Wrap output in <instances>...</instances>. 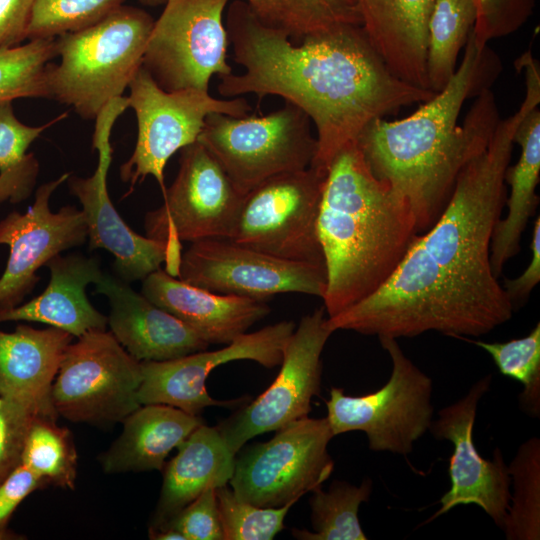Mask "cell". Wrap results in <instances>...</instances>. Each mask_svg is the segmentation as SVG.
<instances>
[{
    "label": "cell",
    "mask_w": 540,
    "mask_h": 540,
    "mask_svg": "<svg viewBox=\"0 0 540 540\" xmlns=\"http://www.w3.org/2000/svg\"><path fill=\"white\" fill-rule=\"evenodd\" d=\"M539 104V87L526 86L518 110L499 120L486 149L458 175L436 222L416 236L380 289L327 317L332 332L398 339L435 331L461 339L487 334L512 318L513 304L491 267L490 245L506 202L516 128Z\"/></svg>",
    "instance_id": "cell-1"
},
{
    "label": "cell",
    "mask_w": 540,
    "mask_h": 540,
    "mask_svg": "<svg viewBox=\"0 0 540 540\" xmlns=\"http://www.w3.org/2000/svg\"><path fill=\"white\" fill-rule=\"evenodd\" d=\"M225 26L234 61L244 72L219 77L223 97H282L301 109L316 130L313 167L327 171L364 128L435 93L395 76L361 25L341 24L292 43L287 31L263 23L242 0L233 1Z\"/></svg>",
    "instance_id": "cell-2"
},
{
    "label": "cell",
    "mask_w": 540,
    "mask_h": 540,
    "mask_svg": "<svg viewBox=\"0 0 540 540\" xmlns=\"http://www.w3.org/2000/svg\"><path fill=\"white\" fill-rule=\"evenodd\" d=\"M500 70L494 51L478 46L471 32L442 90L405 118L373 120L357 138L373 175L410 205L419 233L436 222L458 175L493 136L501 118L490 86Z\"/></svg>",
    "instance_id": "cell-3"
},
{
    "label": "cell",
    "mask_w": 540,
    "mask_h": 540,
    "mask_svg": "<svg viewBox=\"0 0 540 540\" xmlns=\"http://www.w3.org/2000/svg\"><path fill=\"white\" fill-rule=\"evenodd\" d=\"M317 233L327 317L380 289L420 234L408 202L373 175L356 143L343 148L327 171Z\"/></svg>",
    "instance_id": "cell-4"
},
{
    "label": "cell",
    "mask_w": 540,
    "mask_h": 540,
    "mask_svg": "<svg viewBox=\"0 0 540 540\" xmlns=\"http://www.w3.org/2000/svg\"><path fill=\"white\" fill-rule=\"evenodd\" d=\"M153 24L144 10L122 5L90 26L57 37L60 62L47 65L48 99L95 119L109 101L123 96L142 66Z\"/></svg>",
    "instance_id": "cell-5"
},
{
    "label": "cell",
    "mask_w": 540,
    "mask_h": 540,
    "mask_svg": "<svg viewBox=\"0 0 540 540\" xmlns=\"http://www.w3.org/2000/svg\"><path fill=\"white\" fill-rule=\"evenodd\" d=\"M311 124L301 109L285 101L262 116L211 113L197 141L245 195L269 178L311 166L317 150Z\"/></svg>",
    "instance_id": "cell-6"
},
{
    "label": "cell",
    "mask_w": 540,
    "mask_h": 540,
    "mask_svg": "<svg viewBox=\"0 0 540 540\" xmlns=\"http://www.w3.org/2000/svg\"><path fill=\"white\" fill-rule=\"evenodd\" d=\"M379 341L392 364L388 381L361 396H349L332 387L326 418L334 436L361 431L370 450L407 455L432 423L433 383L404 354L397 339L380 337Z\"/></svg>",
    "instance_id": "cell-7"
},
{
    "label": "cell",
    "mask_w": 540,
    "mask_h": 540,
    "mask_svg": "<svg viewBox=\"0 0 540 540\" xmlns=\"http://www.w3.org/2000/svg\"><path fill=\"white\" fill-rule=\"evenodd\" d=\"M163 204L145 215L149 238L168 243L165 271L178 276L181 241L230 239L244 195L240 194L218 161L198 141L180 150L179 169Z\"/></svg>",
    "instance_id": "cell-8"
},
{
    "label": "cell",
    "mask_w": 540,
    "mask_h": 540,
    "mask_svg": "<svg viewBox=\"0 0 540 540\" xmlns=\"http://www.w3.org/2000/svg\"><path fill=\"white\" fill-rule=\"evenodd\" d=\"M128 88V103L135 112L138 133L132 155L120 167V177L132 188L151 175L162 194L166 189L164 169L168 160L198 140L209 114L242 117L251 110L243 97L223 100L194 88L165 91L143 66Z\"/></svg>",
    "instance_id": "cell-9"
},
{
    "label": "cell",
    "mask_w": 540,
    "mask_h": 540,
    "mask_svg": "<svg viewBox=\"0 0 540 540\" xmlns=\"http://www.w3.org/2000/svg\"><path fill=\"white\" fill-rule=\"evenodd\" d=\"M141 365L106 330L90 331L70 343L51 390L58 415L72 422H122L141 406Z\"/></svg>",
    "instance_id": "cell-10"
},
{
    "label": "cell",
    "mask_w": 540,
    "mask_h": 540,
    "mask_svg": "<svg viewBox=\"0 0 540 540\" xmlns=\"http://www.w3.org/2000/svg\"><path fill=\"white\" fill-rule=\"evenodd\" d=\"M325 178L308 167L257 185L244 195L230 239L281 259L325 266L317 233Z\"/></svg>",
    "instance_id": "cell-11"
},
{
    "label": "cell",
    "mask_w": 540,
    "mask_h": 540,
    "mask_svg": "<svg viewBox=\"0 0 540 540\" xmlns=\"http://www.w3.org/2000/svg\"><path fill=\"white\" fill-rule=\"evenodd\" d=\"M333 437L326 417L296 420L235 457L230 487L240 500L260 507L298 501L330 477Z\"/></svg>",
    "instance_id": "cell-12"
},
{
    "label": "cell",
    "mask_w": 540,
    "mask_h": 540,
    "mask_svg": "<svg viewBox=\"0 0 540 540\" xmlns=\"http://www.w3.org/2000/svg\"><path fill=\"white\" fill-rule=\"evenodd\" d=\"M229 0H166L142 66L165 91H209L212 76L232 73L224 10Z\"/></svg>",
    "instance_id": "cell-13"
},
{
    "label": "cell",
    "mask_w": 540,
    "mask_h": 540,
    "mask_svg": "<svg viewBox=\"0 0 540 540\" xmlns=\"http://www.w3.org/2000/svg\"><path fill=\"white\" fill-rule=\"evenodd\" d=\"M325 313L320 307L301 318L284 348L275 380L255 400L216 426L235 455L251 438L310 413L312 398L320 393L321 354L333 333Z\"/></svg>",
    "instance_id": "cell-14"
},
{
    "label": "cell",
    "mask_w": 540,
    "mask_h": 540,
    "mask_svg": "<svg viewBox=\"0 0 540 540\" xmlns=\"http://www.w3.org/2000/svg\"><path fill=\"white\" fill-rule=\"evenodd\" d=\"M180 280L215 293L265 301L281 293L323 297L325 266L285 260L228 238L192 242L181 254Z\"/></svg>",
    "instance_id": "cell-15"
},
{
    "label": "cell",
    "mask_w": 540,
    "mask_h": 540,
    "mask_svg": "<svg viewBox=\"0 0 540 540\" xmlns=\"http://www.w3.org/2000/svg\"><path fill=\"white\" fill-rule=\"evenodd\" d=\"M129 108L127 97L109 101L95 118L92 139L98 164L90 177L68 178L70 192L82 205L90 249H105L114 256V268L126 282L145 279L167 262L168 243L134 232L121 218L108 194L112 160L110 136L117 118Z\"/></svg>",
    "instance_id": "cell-16"
},
{
    "label": "cell",
    "mask_w": 540,
    "mask_h": 540,
    "mask_svg": "<svg viewBox=\"0 0 540 540\" xmlns=\"http://www.w3.org/2000/svg\"><path fill=\"white\" fill-rule=\"evenodd\" d=\"M295 328L294 322L281 321L242 334L219 350H203L167 361L140 362L142 378L138 401L141 405L173 406L197 416L209 406L239 403L241 399L220 401L208 394L206 380L210 372L235 360H252L265 368L280 365L284 348Z\"/></svg>",
    "instance_id": "cell-17"
},
{
    "label": "cell",
    "mask_w": 540,
    "mask_h": 540,
    "mask_svg": "<svg viewBox=\"0 0 540 540\" xmlns=\"http://www.w3.org/2000/svg\"><path fill=\"white\" fill-rule=\"evenodd\" d=\"M491 375L475 382L458 401L442 408L429 431L438 440L453 445L449 460L450 488L440 499V508L427 522L459 505H477L501 528L511 496L508 465L499 448L492 460L482 457L473 439L478 404L489 391Z\"/></svg>",
    "instance_id": "cell-18"
},
{
    "label": "cell",
    "mask_w": 540,
    "mask_h": 540,
    "mask_svg": "<svg viewBox=\"0 0 540 540\" xmlns=\"http://www.w3.org/2000/svg\"><path fill=\"white\" fill-rule=\"evenodd\" d=\"M70 173L37 188L33 204L24 213L13 211L0 220V245H7L9 257L0 277V310L22 304L40 277L38 269L55 255L82 245L87 226L82 210L64 206L52 212L49 201Z\"/></svg>",
    "instance_id": "cell-19"
},
{
    "label": "cell",
    "mask_w": 540,
    "mask_h": 540,
    "mask_svg": "<svg viewBox=\"0 0 540 540\" xmlns=\"http://www.w3.org/2000/svg\"><path fill=\"white\" fill-rule=\"evenodd\" d=\"M95 285L109 301L111 333L137 361L172 360L209 346L191 327L127 283L103 274Z\"/></svg>",
    "instance_id": "cell-20"
},
{
    "label": "cell",
    "mask_w": 540,
    "mask_h": 540,
    "mask_svg": "<svg viewBox=\"0 0 540 540\" xmlns=\"http://www.w3.org/2000/svg\"><path fill=\"white\" fill-rule=\"evenodd\" d=\"M142 294L208 344H229L271 311L264 301L196 287L161 268L143 279Z\"/></svg>",
    "instance_id": "cell-21"
},
{
    "label": "cell",
    "mask_w": 540,
    "mask_h": 540,
    "mask_svg": "<svg viewBox=\"0 0 540 540\" xmlns=\"http://www.w3.org/2000/svg\"><path fill=\"white\" fill-rule=\"evenodd\" d=\"M74 336L55 328L19 324L0 330V395L38 417H57L51 401L54 379Z\"/></svg>",
    "instance_id": "cell-22"
},
{
    "label": "cell",
    "mask_w": 540,
    "mask_h": 540,
    "mask_svg": "<svg viewBox=\"0 0 540 540\" xmlns=\"http://www.w3.org/2000/svg\"><path fill=\"white\" fill-rule=\"evenodd\" d=\"M50 271L46 289L30 301L0 310V324L8 321L40 322L64 330L74 337L106 330L108 318L88 300L86 287L96 284L103 272L95 257L60 254L45 265Z\"/></svg>",
    "instance_id": "cell-23"
},
{
    "label": "cell",
    "mask_w": 540,
    "mask_h": 540,
    "mask_svg": "<svg viewBox=\"0 0 540 540\" xmlns=\"http://www.w3.org/2000/svg\"><path fill=\"white\" fill-rule=\"evenodd\" d=\"M362 28L391 72L430 90L427 27L434 0H356ZM433 92V91H432Z\"/></svg>",
    "instance_id": "cell-24"
},
{
    "label": "cell",
    "mask_w": 540,
    "mask_h": 540,
    "mask_svg": "<svg viewBox=\"0 0 540 540\" xmlns=\"http://www.w3.org/2000/svg\"><path fill=\"white\" fill-rule=\"evenodd\" d=\"M164 465L163 484L150 527L167 523L182 508L210 487L229 483L236 455L217 427L198 426Z\"/></svg>",
    "instance_id": "cell-25"
},
{
    "label": "cell",
    "mask_w": 540,
    "mask_h": 540,
    "mask_svg": "<svg viewBox=\"0 0 540 540\" xmlns=\"http://www.w3.org/2000/svg\"><path fill=\"white\" fill-rule=\"evenodd\" d=\"M122 422L121 435L101 457L106 473L163 470L169 453L204 423L165 404L141 405Z\"/></svg>",
    "instance_id": "cell-26"
},
{
    "label": "cell",
    "mask_w": 540,
    "mask_h": 540,
    "mask_svg": "<svg viewBox=\"0 0 540 540\" xmlns=\"http://www.w3.org/2000/svg\"><path fill=\"white\" fill-rule=\"evenodd\" d=\"M521 153L505 172L510 186L506 197L507 214L497 222L491 239L490 262L497 278L505 264L520 250V242L529 219L539 203L536 187L540 176V109L531 108L521 119L514 134Z\"/></svg>",
    "instance_id": "cell-27"
},
{
    "label": "cell",
    "mask_w": 540,
    "mask_h": 540,
    "mask_svg": "<svg viewBox=\"0 0 540 540\" xmlns=\"http://www.w3.org/2000/svg\"><path fill=\"white\" fill-rule=\"evenodd\" d=\"M477 17L476 0H434L427 27L429 88L442 90L454 75Z\"/></svg>",
    "instance_id": "cell-28"
},
{
    "label": "cell",
    "mask_w": 540,
    "mask_h": 540,
    "mask_svg": "<svg viewBox=\"0 0 540 540\" xmlns=\"http://www.w3.org/2000/svg\"><path fill=\"white\" fill-rule=\"evenodd\" d=\"M66 113L41 126H28L15 115L12 101L0 103V203L26 200L39 175V162L30 145Z\"/></svg>",
    "instance_id": "cell-29"
},
{
    "label": "cell",
    "mask_w": 540,
    "mask_h": 540,
    "mask_svg": "<svg viewBox=\"0 0 540 540\" xmlns=\"http://www.w3.org/2000/svg\"><path fill=\"white\" fill-rule=\"evenodd\" d=\"M309 500L313 531L292 529L300 540H366L358 512L372 493V480L367 478L359 486L336 480L324 491L321 486L311 491Z\"/></svg>",
    "instance_id": "cell-30"
},
{
    "label": "cell",
    "mask_w": 540,
    "mask_h": 540,
    "mask_svg": "<svg viewBox=\"0 0 540 540\" xmlns=\"http://www.w3.org/2000/svg\"><path fill=\"white\" fill-rule=\"evenodd\" d=\"M508 469L513 491L501 529L508 540H539L540 439L524 441Z\"/></svg>",
    "instance_id": "cell-31"
},
{
    "label": "cell",
    "mask_w": 540,
    "mask_h": 540,
    "mask_svg": "<svg viewBox=\"0 0 540 540\" xmlns=\"http://www.w3.org/2000/svg\"><path fill=\"white\" fill-rule=\"evenodd\" d=\"M20 464L46 485L74 489L77 451L70 430L59 427L55 418L36 417L25 439Z\"/></svg>",
    "instance_id": "cell-32"
},
{
    "label": "cell",
    "mask_w": 540,
    "mask_h": 540,
    "mask_svg": "<svg viewBox=\"0 0 540 540\" xmlns=\"http://www.w3.org/2000/svg\"><path fill=\"white\" fill-rule=\"evenodd\" d=\"M485 350L493 359L499 372L523 384L519 394L520 409L530 417L540 416V324L522 338L506 342L471 340Z\"/></svg>",
    "instance_id": "cell-33"
},
{
    "label": "cell",
    "mask_w": 540,
    "mask_h": 540,
    "mask_svg": "<svg viewBox=\"0 0 540 540\" xmlns=\"http://www.w3.org/2000/svg\"><path fill=\"white\" fill-rule=\"evenodd\" d=\"M56 57V38L33 39L0 51V103L48 98L46 69Z\"/></svg>",
    "instance_id": "cell-34"
},
{
    "label": "cell",
    "mask_w": 540,
    "mask_h": 540,
    "mask_svg": "<svg viewBox=\"0 0 540 540\" xmlns=\"http://www.w3.org/2000/svg\"><path fill=\"white\" fill-rule=\"evenodd\" d=\"M125 0H35L27 39H51L83 29L123 5Z\"/></svg>",
    "instance_id": "cell-35"
},
{
    "label": "cell",
    "mask_w": 540,
    "mask_h": 540,
    "mask_svg": "<svg viewBox=\"0 0 540 540\" xmlns=\"http://www.w3.org/2000/svg\"><path fill=\"white\" fill-rule=\"evenodd\" d=\"M224 540H271L284 529V519L297 502L260 507L240 500L226 485L215 488Z\"/></svg>",
    "instance_id": "cell-36"
},
{
    "label": "cell",
    "mask_w": 540,
    "mask_h": 540,
    "mask_svg": "<svg viewBox=\"0 0 540 540\" xmlns=\"http://www.w3.org/2000/svg\"><path fill=\"white\" fill-rule=\"evenodd\" d=\"M536 0H476L477 17L472 31L478 46L508 36L521 28L533 13Z\"/></svg>",
    "instance_id": "cell-37"
},
{
    "label": "cell",
    "mask_w": 540,
    "mask_h": 540,
    "mask_svg": "<svg viewBox=\"0 0 540 540\" xmlns=\"http://www.w3.org/2000/svg\"><path fill=\"white\" fill-rule=\"evenodd\" d=\"M162 527L178 531L185 540H224L215 488L203 491L167 523L156 528Z\"/></svg>",
    "instance_id": "cell-38"
},
{
    "label": "cell",
    "mask_w": 540,
    "mask_h": 540,
    "mask_svg": "<svg viewBox=\"0 0 540 540\" xmlns=\"http://www.w3.org/2000/svg\"><path fill=\"white\" fill-rule=\"evenodd\" d=\"M36 417L0 395V483L20 464L25 439Z\"/></svg>",
    "instance_id": "cell-39"
},
{
    "label": "cell",
    "mask_w": 540,
    "mask_h": 540,
    "mask_svg": "<svg viewBox=\"0 0 540 540\" xmlns=\"http://www.w3.org/2000/svg\"><path fill=\"white\" fill-rule=\"evenodd\" d=\"M265 24L287 31L297 43L316 28L302 15L291 0H245Z\"/></svg>",
    "instance_id": "cell-40"
},
{
    "label": "cell",
    "mask_w": 540,
    "mask_h": 540,
    "mask_svg": "<svg viewBox=\"0 0 540 540\" xmlns=\"http://www.w3.org/2000/svg\"><path fill=\"white\" fill-rule=\"evenodd\" d=\"M44 486L46 484L22 464L0 483V540L13 538L8 530L12 514L29 494Z\"/></svg>",
    "instance_id": "cell-41"
},
{
    "label": "cell",
    "mask_w": 540,
    "mask_h": 540,
    "mask_svg": "<svg viewBox=\"0 0 540 540\" xmlns=\"http://www.w3.org/2000/svg\"><path fill=\"white\" fill-rule=\"evenodd\" d=\"M291 2L318 31L341 24L362 26L356 0H291Z\"/></svg>",
    "instance_id": "cell-42"
},
{
    "label": "cell",
    "mask_w": 540,
    "mask_h": 540,
    "mask_svg": "<svg viewBox=\"0 0 540 540\" xmlns=\"http://www.w3.org/2000/svg\"><path fill=\"white\" fill-rule=\"evenodd\" d=\"M35 0H0V51L27 39Z\"/></svg>",
    "instance_id": "cell-43"
},
{
    "label": "cell",
    "mask_w": 540,
    "mask_h": 540,
    "mask_svg": "<svg viewBox=\"0 0 540 540\" xmlns=\"http://www.w3.org/2000/svg\"><path fill=\"white\" fill-rule=\"evenodd\" d=\"M531 260L521 275L502 285L513 307L525 300L540 281V217L537 216L531 241Z\"/></svg>",
    "instance_id": "cell-44"
},
{
    "label": "cell",
    "mask_w": 540,
    "mask_h": 540,
    "mask_svg": "<svg viewBox=\"0 0 540 540\" xmlns=\"http://www.w3.org/2000/svg\"><path fill=\"white\" fill-rule=\"evenodd\" d=\"M143 4L148 6H157L165 3L166 0H140Z\"/></svg>",
    "instance_id": "cell-45"
}]
</instances>
